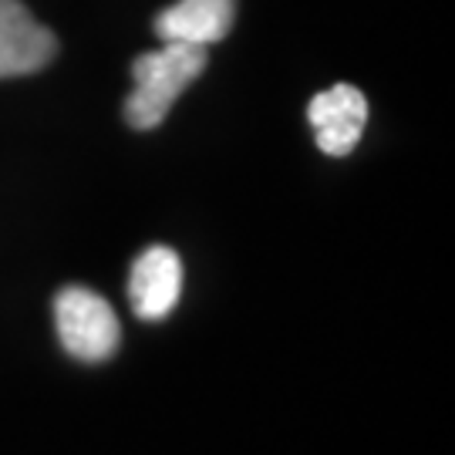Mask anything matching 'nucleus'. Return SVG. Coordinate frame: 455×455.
Returning <instances> with one entry per match:
<instances>
[{
  "label": "nucleus",
  "instance_id": "1",
  "mask_svg": "<svg viewBox=\"0 0 455 455\" xmlns=\"http://www.w3.org/2000/svg\"><path fill=\"white\" fill-rule=\"evenodd\" d=\"M210 54L203 44H182V41H165L163 51H146L132 61V78L135 88L125 98V122L132 129L148 132L163 125L172 101L203 75Z\"/></svg>",
  "mask_w": 455,
  "mask_h": 455
},
{
  "label": "nucleus",
  "instance_id": "2",
  "mask_svg": "<svg viewBox=\"0 0 455 455\" xmlns=\"http://www.w3.org/2000/svg\"><path fill=\"white\" fill-rule=\"evenodd\" d=\"M54 324L61 347L78 361L112 358L122 341L112 304L88 287H65L54 297Z\"/></svg>",
  "mask_w": 455,
  "mask_h": 455
},
{
  "label": "nucleus",
  "instance_id": "3",
  "mask_svg": "<svg viewBox=\"0 0 455 455\" xmlns=\"http://www.w3.org/2000/svg\"><path fill=\"white\" fill-rule=\"evenodd\" d=\"M58 54V37L20 0H0V78L34 75Z\"/></svg>",
  "mask_w": 455,
  "mask_h": 455
},
{
  "label": "nucleus",
  "instance_id": "4",
  "mask_svg": "<svg viewBox=\"0 0 455 455\" xmlns=\"http://www.w3.org/2000/svg\"><path fill=\"white\" fill-rule=\"evenodd\" d=\"M182 293V260L169 246H148L132 263L129 274V300L135 317L142 321H163L169 317Z\"/></svg>",
  "mask_w": 455,
  "mask_h": 455
},
{
  "label": "nucleus",
  "instance_id": "5",
  "mask_svg": "<svg viewBox=\"0 0 455 455\" xmlns=\"http://www.w3.org/2000/svg\"><path fill=\"white\" fill-rule=\"evenodd\" d=\"M307 122L317 132V148L324 156H347L361 142L368 122V98L355 84H334L310 98Z\"/></svg>",
  "mask_w": 455,
  "mask_h": 455
},
{
  "label": "nucleus",
  "instance_id": "6",
  "mask_svg": "<svg viewBox=\"0 0 455 455\" xmlns=\"http://www.w3.org/2000/svg\"><path fill=\"white\" fill-rule=\"evenodd\" d=\"M233 17H236V0H180L159 11L152 28L163 41L210 48L233 31Z\"/></svg>",
  "mask_w": 455,
  "mask_h": 455
}]
</instances>
